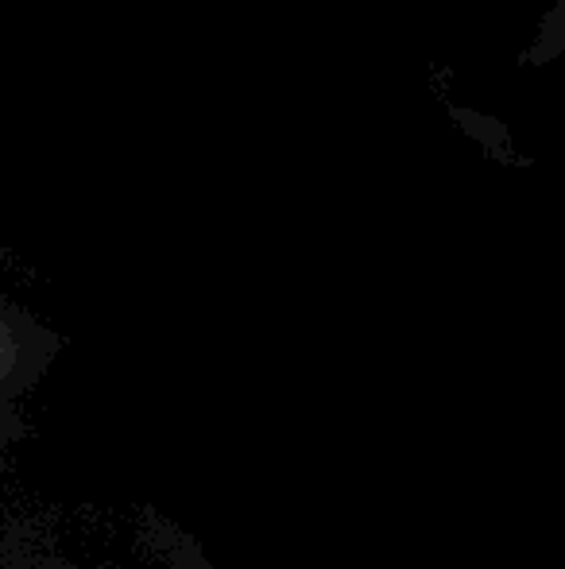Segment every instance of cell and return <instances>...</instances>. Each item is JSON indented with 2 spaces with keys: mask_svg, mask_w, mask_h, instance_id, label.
Returning <instances> with one entry per match:
<instances>
[{
  "mask_svg": "<svg viewBox=\"0 0 565 569\" xmlns=\"http://www.w3.org/2000/svg\"><path fill=\"white\" fill-rule=\"evenodd\" d=\"M558 59H565V0H546L535 28H531L527 47L519 51V67L543 70Z\"/></svg>",
  "mask_w": 565,
  "mask_h": 569,
  "instance_id": "1",
  "label": "cell"
}]
</instances>
